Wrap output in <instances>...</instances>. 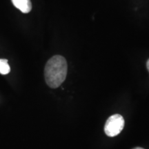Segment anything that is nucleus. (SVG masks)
Instances as JSON below:
<instances>
[{
  "mask_svg": "<svg viewBox=\"0 0 149 149\" xmlns=\"http://www.w3.org/2000/svg\"><path fill=\"white\" fill-rule=\"evenodd\" d=\"M133 149H144V148H141V147H136V148H134Z\"/></svg>",
  "mask_w": 149,
  "mask_h": 149,
  "instance_id": "6",
  "label": "nucleus"
},
{
  "mask_svg": "<svg viewBox=\"0 0 149 149\" xmlns=\"http://www.w3.org/2000/svg\"><path fill=\"white\" fill-rule=\"evenodd\" d=\"M10 68L7 59H0V74H7L10 72Z\"/></svg>",
  "mask_w": 149,
  "mask_h": 149,
  "instance_id": "4",
  "label": "nucleus"
},
{
  "mask_svg": "<svg viewBox=\"0 0 149 149\" xmlns=\"http://www.w3.org/2000/svg\"><path fill=\"white\" fill-rule=\"evenodd\" d=\"M124 126V120L122 115L115 114L111 115L106 122L104 132L109 137H113L119 135Z\"/></svg>",
  "mask_w": 149,
  "mask_h": 149,
  "instance_id": "2",
  "label": "nucleus"
},
{
  "mask_svg": "<svg viewBox=\"0 0 149 149\" xmlns=\"http://www.w3.org/2000/svg\"><path fill=\"white\" fill-rule=\"evenodd\" d=\"M146 66H147V69H148V72H149V59H148V60L147 61V63H146Z\"/></svg>",
  "mask_w": 149,
  "mask_h": 149,
  "instance_id": "5",
  "label": "nucleus"
},
{
  "mask_svg": "<svg viewBox=\"0 0 149 149\" xmlns=\"http://www.w3.org/2000/svg\"><path fill=\"white\" fill-rule=\"evenodd\" d=\"M17 8L23 13H29L32 9V3L31 0H11Z\"/></svg>",
  "mask_w": 149,
  "mask_h": 149,
  "instance_id": "3",
  "label": "nucleus"
},
{
  "mask_svg": "<svg viewBox=\"0 0 149 149\" xmlns=\"http://www.w3.org/2000/svg\"><path fill=\"white\" fill-rule=\"evenodd\" d=\"M68 66L66 59L55 55L46 63L44 69L46 82L52 88H58L66 79Z\"/></svg>",
  "mask_w": 149,
  "mask_h": 149,
  "instance_id": "1",
  "label": "nucleus"
}]
</instances>
